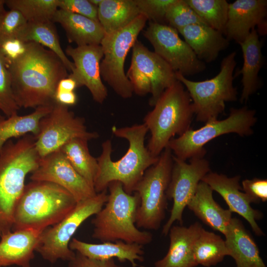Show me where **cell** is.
Masks as SVG:
<instances>
[{"label": "cell", "instance_id": "cell-1", "mask_svg": "<svg viewBox=\"0 0 267 267\" xmlns=\"http://www.w3.org/2000/svg\"><path fill=\"white\" fill-rule=\"evenodd\" d=\"M7 65L14 98L20 108L53 104L58 83L69 75L55 53L35 42L26 43L22 54Z\"/></svg>", "mask_w": 267, "mask_h": 267}, {"label": "cell", "instance_id": "cell-2", "mask_svg": "<svg viewBox=\"0 0 267 267\" xmlns=\"http://www.w3.org/2000/svg\"><path fill=\"white\" fill-rule=\"evenodd\" d=\"M111 130L116 137L126 139L129 147L122 158L114 161L111 159V141L102 143L101 153L96 158L98 171L93 187L98 193L107 189L110 182L118 181L126 193L132 194L145 171L157 163L159 157L153 156L145 145L148 131L143 124L122 128L114 126Z\"/></svg>", "mask_w": 267, "mask_h": 267}, {"label": "cell", "instance_id": "cell-3", "mask_svg": "<svg viewBox=\"0 0 267 267\" xmlns=\"http://www.w3.org/2000/svg\"><path fill=\"white\" fill-rule=\"evenodd\" d=\"M41 158L32 134L9 140L0 148V236L12 230L26 178L38 167Z\"/></svg>", "mask_w": 267, "mask_h": 267}, {"label": "cell", "instance_id": "cell-4", "mask_svg": "<svg viewBox=\"0 0 267 267\" xmlns=\"http://www.w3.org/2000/svg\"><path fill=\"white\" fill-rule=\"evenodd\" d=\"M107 188V201L91 221L92 237L102 242L122 240L143 246L149 244L152 234L140 230L135 225L140 201L138 194L126 193L118 181L110 182Z\"/></svg>", "mask_w": 267, "mask_h": 267}, {"label": "cell", "instance_id": "cell-5", "mask_svg": "<svg viewBox=\"0 0 267 267\" xmlns=\"http://www.w3.org/2000/svg\"><path fill=\"white\" fill-rule=\"evenodd\" d=\"M77 203L69 192L57 184L31 180L16 207L12 230H44L61 220Z\"/></svg>", "mask_w": 267, "mask_h": 267}, {"label": "cell", "instance_id": "cell-6", "mask_svg": "<svg viewBox=\"0 0 267 267\" xmlns=\"http://www.w3.org/2000/svg\"><path fill=\"white\" fill-rule=\"evenodd\" d=\"M153 107L143 124L150 133L146 147L153 156L159 157L172 138L190 128L194 113L190 96L178 80L163 92Z\"/></svg>", "mask_w": 267, "mask_h": 267}, {"label": "cell", "instance_id": "cell-7", "mask_svg": "<svg viewBox=\"0 0 267 267\" xmlns=\"http://www.w3.org/2000/svg\"><path fill=\"white\" fill-rule=\"evenodd\" d=\"M236 55L233 51L224 57L219 73L208 80L194 81L176 73L177 80L182 84L190 96L197 121L206 123L218 119L224 111L225 103L237 100V89L233 86Z\"/></svg>", "mask_w": 267, "mask_h": 267}, {"label": "cell", "instance_id": "cell-8", "mask_svg": "<svg viewBox=\"0 0 267 267\" xmlns=\"http://www.w3.org/2000/svg\"><path fill=\"white\" fill-rule=\"evenodd\" d=\"M257 122L256 111L247 106L231 108L225 119L213 120L197 130L190 128L177 138H172L168 147L174 156L185 161L194 158H204L206 151L204 146L208 142L222 135L235 133L241 136L253 134V127Z\"/></svg>", "mask_w": 267, "mask_h": 267}, {"label": "cell", "instance_id": "cell-9", "mask_svg": "<svg viewBox=\"0 0 267 267\" xmlns=\"http://www.w3.org/2000/svg\"><path fill=\"white\" fill-rule=\"evenodd\" d=\"M173 165V155L166 147L157 163L149 168L135 187L139 197L135 225L137 228L158 230L167 209L168 188Z\"/></svg>", "mask_w": 267, "mask_h": 267}, {"label": "cell", "instance_id": "cell-10", "mask_svg": "<svg viewBox=\"0 0 267 267\" xmlns=\"http://www.w3.org/2000/svg\"><path fill=\"white\" fill-rule=\"evenodd\" d=\"M147 21V18L140 14L127 26L105 34L100 43L103 53L100 64L101 78L124 99L132 97L134 93L124 70L125 62Z\"/></svg>", "mask_w": 267, "mask_h": 267}, {"label": "cell", "instance_id": "cell-11", "mask_svg": "<svg viewBox=\"0 0 267 267\" xmlns=\"http://www.w3.org/2000/svg\"><path fill=\"white\" fill-rule=\"evenodd\" d=\"M107 198L106 189L77 202L61 220L43 231L36 252L52 264L58 260L68 262L73 260L76 253L70 249L69 243L74 234L87 219L100 210Z\"/></svg>", "mask_w": 267, "mask_h": 267}, {"label": "cell", "instance_id": "cell-12", "mask_svg": "<svg viewBox=\"0 0 267 267\" xmlns=\"http://www.w3.org/2000/svg\"><path fill=\"white\" fill-rule=\"evenodd\" d=\"M126 76L134 93L139 96L151 94L149 101L151 106L177 81L176 72L171 67L138 40L132 47L131 63Z\"/></svg>", "mask_w": 267, "mask_h": 267}, {"label": "cell", "instance_id": "cell-13", "mask_svg": "<svg viewBox=\"0 0 267 267\" xmlns=\"http://www.w3.org/2000/svg\"><path fill=\"white\" fill-rule=\"evenodd\" d=\"M99 137L97 132H89L83 118L76 116L68 107L54 102L51 110L40 121L35 137V147L41 158L60 149L75 138L90 140Z\"/></svg>", "mask_w": 267, "mask_h": 267}, {"label": "cell", "instance_id": "cell-14", "mask_svg": "<svg viewBox=\"0 0 267 267\" xmlns=\"http://www.w3.org/2000/svg\"><path fill=\"white\" fill-rule=\"evenodd\" d=\"M143 35L151 44L154 52L176 73L186 77L206 69L204 62L198 59L189 45L181 39L176 29L150 21Z\"/></svg>", "mask_w": 267, "mask_h": 267}, {"label": "cell", "instance_id": "cell-15", "mask_svg": "<svg viewBox=\"0 0 267 267\" xmlns=\"http://www.w3.org/2000/svg\"><path fill=\"white\" fill-rule=\"evenodd\" d=\"M211 171L210 163L204 158H194L189 163L173 155L170 181L166 191L168 199L173 202L170 216L163 227L162 233L168 234L175 222L183 223L182 214L194 195L203 178Z\"/></svg>", "mask_w": 267, "mask_h": 267}, {"label": "cell", "instance_id": "cell-16", "mask_svg": "<svg viewBox=\"0 0 267 267\" xmlns=\"http://www.w3.org/2000/svg\"><path fill=\"white\" fill-rule=\"evenodd\" d=\"M30 179L57 184L69 192L77 202L97 194L94 188L73 168L60 149L41 158L38 167L31 173Z\"/></svg>", "mask_w": 267, "mask_h": 267}, {"label": "cell", "instance_id": "cell-17", "mask_svg": "<svg viewBox=\"0 0 267 267\" xmlns=\"http://www.w3.org/2000/svg\"><path fill=\"white\" fill-rule=\"evenodd\" d=\"M65 53L71 57L74 65V70L68 76L76 81L78 88L87 87L93 99L102 104L108 92L100 75V64L103 56L100 44L75 47L68 45Z\"/></svg>", "mask_w": 267, "mask_h": 267}, {"label": "cell", "instance_id": "cell-18", "mask_svg": "<svg viewBox=\"0 0 267 267\" xmlns=\"http://www.w3.org/2000/svg\"><path fill=\"white\" fill-rule=\"evenodd\" d=\"M267 0H236L229 3L224 36L239 44L258 27V33H267Z\"/></svg>", "mask_w": 267, "mask_h": 267}, {"label": "cell", "instance_id": "cell-19", "mask_svg": "<svg viewBox=\"0 0 267 267\" xmlns=\"http://www.w3.org/2000/svg\"><path fill=\"white\" fill-rule=\"evenodd\" d=\"M240 176L228 177L222 174L209 172L202 179L213 191L218 192L224 199L229 210L244 218L250 224L254 233L258 236L264 235L256 221L262 214L251 206L252 199L242 189L239 184Z\"/></svg>", "mask_w": 267, "mask_h": 267}, {"label": "cell", "instance_id": "cell-20", "mask_svg": "<svg viewBox=\"0 0 267 267\" xmlns=\"http://www.w3.org/2000/svg\"><path fill=\"white\" fill-rule=\"evenodd\" d=\"M43 230L25 228L11 230L0 236V267H31Z\"/></svg>", "mask_w": 267, "mask_h": 267}, {"label": "cell", "instance_id": "cell-21", "mask_svg": "<svg viewBox=\"0 0 267 267\" xmlns=\"http://www.w3.org/2000/svg\"><path fill=\"white\" fill-rule=\"evenodd\" d=\"M203 227L198 222L188 227L172 225L169 231L170 245L167 254L154 263L155 267H195L193 246Z\"/></svg>", "mask_w": 267, "mask_h": 267}, {"label": "cell", "instance_id": "cell-22", "mask_svg": "<svg viewBox=\"0 0 267 267\" xmlns=\"http://www.w3.org/2000/svg\"><path fill=\"white\" fill-rule=\"evenodd\" d=\"M70 249L91 259L102 260L117 259L120 262L128 261L132 267H137L136 261L142 262L144 254L143 245L128 243L122 240L93 244L73 238L69 243Z\"/></svg>", "mask_w": 267, "mask_h": 267}, {"label": "cell", "instance_id": "cell-23", "mask_svg": "<svg viewBox=\"0 0 267 267\" xmlns=\"http://www.w3.org/2000/svg\"><path fill=\"white\" fill-rule=\"evenodd\" d=\"M243 54L242 68L236 71L234 77L242 75L243 89L240 101L246 102L260 86L259 72L264 64L262 44L256 29H253L247 38L239 44Z\"/></svg>", "mask_w": 267, "mask_h": 267}, {"label": "cell", "instance_id": "cell-24", "mask_svg": "<svg viewBox=\"0 0 267 267\" xmlns=\"http://www.w3.org/2000/svg\"><path fill=\"white\" fill-rule=\"evenodd\" d=\"M178 31L197 58L207 63L215 61L229 45V41L222 33L208 25L194 24Z\"/></svg>", "mask_w": 267, "mask_h": 267}, {"label": "cell", "instance_id": "cell-25", "mask_svg": "<svg viewBox=\"0 0 267 267\" xmlns=\"http://www.w3.org/2000/svg\"><path fill=\"white\" fill-rule=\"evenodd\" d=\"M224 235L228 256L236 267H266L257 244L239 219L232 218Z\"/></svg>", "mask_w": 267, "mask_h": 267}, {"label": "cell", "instance_id": "cell-26", "mask_svg": "<svg viewBox=\"0 0 267 267\" xmlns=\"http://www.w3.org/2000/svg\"><path fill=\"white\" fill-rule=\"evenodd\" d=\"M213 192L206 183L200 181L187 206L205 224L224 235L232 219V212L215 201Z\"/></svg>", "mask_w": 267, "mask_h": 267}, {"label": "cell", "instance_id": "cell-27", "mask_svg": "<svg viewBox=\"0 0 267 267\" xmlns=\"http://www.w3.org/2000/svg\"><path fill=\"white\" fill-rule=\"evenodd\" d=\"M51 20L60 24L69 42L78 46L99 45L105 34L99 22L63 9L58 8Z\"/></svg>", "mask_w": 267, "mask_h": 267}, {"label": "cell", "instance_id": "cell-28", "mask_svg": "<svg viewBox=\"0 0 267 267\" xmlns=\"http://www.w3.org/2000/svg\"><path fill=\"white\" fill-rule=\"evenodd\" d=\"M140 12L134 0H102L98 6V19L105 34L130 24Z\"/></svg>", "mask_w": 267, "mask_h": 267}, {"label": "cell", "instance_id": "cell-29", "mask_svg": "<svg viewBox=\"0 0 267 267\" xmlns=\"http://www.w3.org/2000/svg\"><path fill=\"white\" fill-rule=\"evenodd\" d=\"M18 39L24 43L35 42L46 47L59 57L68 71L72 72L74 70V64L63 50L52 20L27 22Z\"/></svg>", "mask_w": 267, "mask_h": 267}, {"label": "cell", "instance_id": "cell-30", "mask_svg": "<svg viewBox=\"0 0 267 267\" xmlns=\"http://www.w3.org/2000/svg\"><path fill=\"white\" fill-rule=\"evenodd\" d=\"M53 104L39 106L26 115L16 114L6 118H0V148L12 138L22 137L30 133L36 136L41 120L51 110Z\"/></svg>", "mask_w": 267, "mask_h": 267}, {"label": "cell", "instance_id": "cell-31", "mask_svg": "<svg viewBox=\"0 0 267 267\" xmlns=\"http://www.w3.org/2000/svg\"><path fill=\"white\" fill-rule=\"evenodd\" d=\"M88 141L82 138H73L63 145L60 150L73 168L93 187L98 162L89 152Z\"/></svg>", "mask_w": 267, "mask_h": 267}, {"label": "cell", "instance_id": "cell-32", "mask_svg": "<svg viewBox=\"0 0 267 267\" xmlns=\"http://www.w3.org/2000/svg\"><path fill=\"white\" fill-rule=\"evenodd\" d=\"M226 256H228V252L225 241L221 236L203 228L193 246V256L197 265L205 267L215 266Z\"/></svg>", "mask_w": 267, "mask_h": 267}, {"label": "cell", "instance_id": "cell-33", "mask_svg": "<svg viewBox=\"0 0 267 267\" xmlns=\"http://www.w3.org/2000/svg\"><path fill=\"white\" fill-rule=\"evenodd\" d=\"M196 14L210 27L223 35L229 3L226 0H185Z\"/></svg>", "mask_w": 267, "mask_h": 267}, {"label": "cell", "instance_id": "cell-34", "mask_svg": "<svg viewBox=\"0 0 267 267\" xmlns=\"http://www.w3.org/2000/svg\"><path fill=\"white\" fill-rule=\"evenodd\" d=\"M9 9L18 11L27 22L51 20L58 0H5Z\"/></svg>", "mask_w": 267, "mask_h": 267}, {"label": "cell", "instance_id": "cell-35", "mask_svg": "<svg viewBox=\"0 0 267 267\" xmlns=\"http://www.w3.org/2000/svg\"><path fill=\"white\" fill-rule=\"evenodd\" d=\"M166 21L168 24L167 25L177 31L194 24L208 25L190 7L185 0H176L167 10Z\"/></svg>", "mask_w": 267, "mask_h": 267}, {"label": "cell", "instance_id": "cell-36", "mask_svg": "<svg viewBox=\"0 0 267 267\" xmlns=\"http://www.w3.org/2000/svg\"><path fill=\"white\" fill-rule=\"evenodd\" d=\"M19 109L14 98L8 65L0 50V110L8 117L17 114Z\"/></svg>", "mask_w": 267, "mask_h": 267}, {"label": "cell", "instance_id": "cell-37", "mask_svg": "<svg viewBox=\"0 0 267 267\" xmlns=\"http://www.w3.org/2000/svg\"><path fill=\"white\" fill-rule=\"evenodd\" d=\"M27 21L14 9L5 10L0 14V44L11 39L18 38Z\"/></svg>", "mask_w": 267, "mask_h": 267}, {"label": "cell", "instance_id": "cell-38", "mask_svg": "<svg viewBox=\"0 0 267 267\" xmlns=\"http://www.w3.org/2000/svg\"><path fill=\"white\" fill-rule=\"evenodd\" d=\"M140 14L151 22L166 24V15L176 0H134Z\"/></svg>", "mask_w": 267, "mask_h": 267}, {"label": "cell", "instance_id": "cell-39", "mask_svg": "<svg viewBox=\"0 0 267 267\" xmlns=\"http://www.w3.org/2000/svg\"><path fill=\"white\" fill-rule=\"evenodd\" d=\"M58 8L76 13L96 21L98 19V7L89 0H58Z\"/></svg>", "mask_w": 267, "mask_h": 267}, {"label": "cell", "instance_id": "cell-40", "mask_svg": "<svg viewBox=\"0 0 267 267\" xmlns=\"http://www.w3.org/2000/svg\"><path fill=\"white\" fill-rule=\"evenodd\" d=\"M242 189L252 199L253 203H259L267 201V180L254 178L244 179Z\"/></svg>", "mask_w": 267, "mask_h": 267}, {"label": "cell", "instance_id": "cell-41", "mask_svg": "<svg viewBox=\"0 0 267 267\" xmlns=\"http://www.w3.org/2000/svg\"><path fill=\"white\" fill-rule=\"evenodd\" d=\"M26 43L18 38L7 40L0 44V50L8 64L24 51Z\"/></svg>", "mask_w": 267, "mask_h": 267}, {"label": "cell", "instance_id": "cell-42", "mask_svg": "<svg viewBox=\"0 0 267 267\" xmlns=\"http://www.w3.org/2000/svg\"><path fill=\"white\" fill-rule=\"evenodd\" d=\"M75 253L74 258L69 262L68 267H124L117 264L114 259L94 260Z\"/></svg>", "mask_w": 267, "mask_h": 267}, {"label": "cell", "instance_id": "cell-43", "mask_svg": "<svg viewBox=\"0 0 267 267\" xmlns=\"http://www.w3.org/2000/svg\"><path fill=\"white\" fill-rule=\"evenodd\" d=\"M54 101L68 107L76 104L77 96L75 91H56Z\"/></svg>", "mask_w": 267, "mask_h": 267}, {"label": "cell", "instance_id": "cell-44", "mask_svg": "<svg viewBox=\"0 0 267 267\" xmlns=\"http://www.w3.org/2000/svg\"><path fill=\"white\" fill-rule=\"evenodd\" d=\"M77 88L76 81L68 76L59 81L56 91H74Z\"/></svg>", "mask_w": 267, "mask_h": 267}, {"label": "cell", "instance_id": "cell-45", "mask_svg": "<svg viewBox=\"0 0 267 267\" xmlns=\"http://www.w3.org/2000/svg\"><path fill=\"white\" fill-rule=\"evenodd\" d=\"M5 5V0H0V14L5 9L4 5Z\"/></svg>", "mask_w": 267, "mask_h": 267}, {"label": "cell", "instance_id": "cell-46", "mask_svg": "<svg viewBox=\"0 0 267 267\" xmlns=\"http://www.w3.org/2000/svg\"><path fill=\"white\" fill-rule=\"evenodd\" d=\"M89 1L94 5L98 7L102 2V0H89Z\"/></svg>", "mask_w": 267, "mask_h": 267}, {"label": "cell", "instance_id": "cell-47", "mask_svg": "<svg viewBox=\"0 0 267 267\" xmlns=\"http://www.w3.org/2000/svg\"><path fill=\"white\" fill-rule=\"evenodd\" d=\"M2 116H1V115L0 114V118H1Z\"/></svg>", "mask_w": 267, "mask_h": 267}]
</instances>
